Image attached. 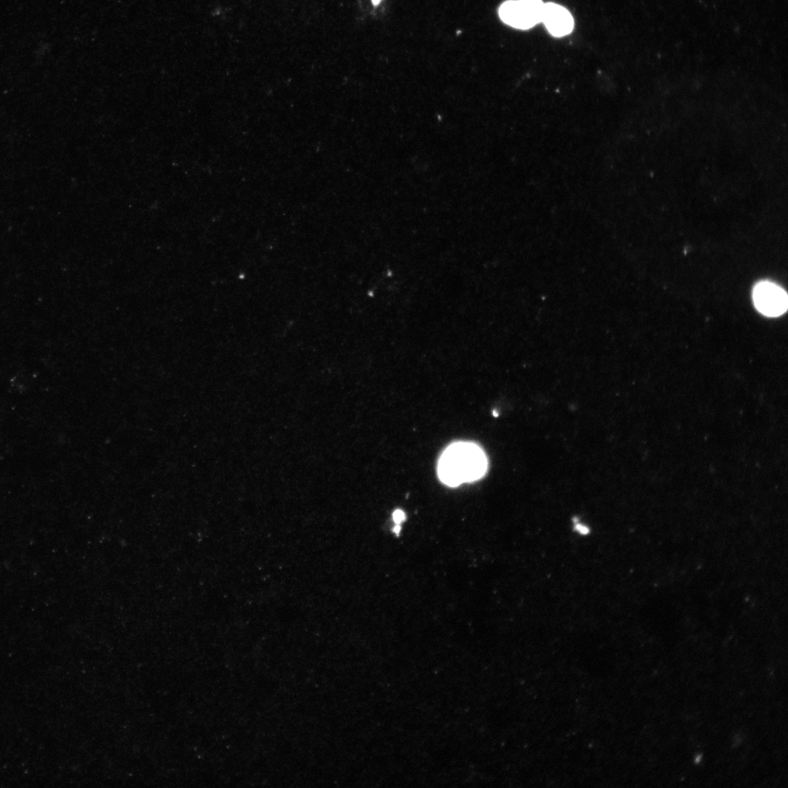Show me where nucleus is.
<instances>
[{
  "instance_id": "nucleus-6",
  "label": "nucleus",
  "mask_w": 788,
  "mask_h": 788,
  "mask_svg": "<svg viewBox=\"0 0 788 788\" xmlns=\"http://www.w3.org/2000/svg\"><path fill=\"white\" fill-rule=\"evenodd\" d=\"M576 529L582 534H586L588 532V529L586 527L578 524H576Z\"/></svg>"
},
{
  "instance_id": "nucleus-3",
  "label": "nucleus",
  "mask_w": 788,
  "mask_h": 788,
  "mask_svg": "<svg viewBox=\"0 0 788 788\" xmlns=\"http://www.w3.org/2000/svg\"><path fill=\"white\" fill-rule=\"evenodd\" d=\"M753 301L762 314L776 317L787 308V296L779 286L770 282L758 283L753 291Z\"/></svg>"
},
{
  "instance_id": "nucleus-4",
  "label": "nucleus",
  "mask_w": 788,
  "mask_h": 788,
  "mask_svg": "<svg viewBox=\"0 0 788 788\" xmlns=\"http://www.w3.org/2000/svg\"><path fill=\"white\" fill-rule=\"evenodd\" d=\"M541 22L549 33L555 37L570 34L574 28V19L571 13L563 7L555 4L544 5Z\"/></svg>"
},
{
  "instance_id": "nucleus-7",
  "label": "nucleus",
  "mask_w": 788,
  "mask_h": 788,
  "mask_svg": "<svg viewBox=\"0 0 788 788\" xmlns=\"http://www.w3.org/2000/svg\"><path fill=\"white\" fill-rule=\"evenodd\" d=\"M400 531L401 527L399 524H397V526L393 529V531L395 532L397 534H399L400 533Z\"/></svg>"
},
{
  "instance_id": "nucleus-1",
  "label": "nucleus",
  "mask_w": 788,
  "mask_h": 788,
  "mask_svg": "<svg viewBox=\"0 0 788 788\" xmlns=\"http://www.w3.org/2000/svg\"><path fill=\"white\" fill-rule=\"evenodd\" d=\"M487 468V458L479 446L470 442H457L439 458L438 476L442 483L456 487L481 478Z\"/></svg>"
},
{
  "instance_id": "nucleus-5",
  "label": "nucleus",
  "mask_w": 788,
  "mask_h": 788,
  "mask_svg": "<svg viewBox=\"0 0 788 788\" xmlns=\"http://www.w3.org/2000/svg\"><path fill=\"white\" fill-rule=\"evenodd\" d=\"M393 519L394 522L397 524H400L405 520V514L403 510H398L393 512Z\"/></svg>"
},
{
  "instance_id": "nucleus-8",
  "label": "nucleus",
  "mask_w": 788,
  "mask_h": 788,
  "mask_svg": "<svg viewBox=\"0 0 788 788\" xmlns=\"http://www.w3.org/2000/svg\"><path fill=\"white\" fill-rule=\"evenodd\" d=\"M372 1L375 6H377L381 4V0H372Z\"/></svg>"
},
{
  "instance_id": "nucleus-2",
  "label": "nucleus",
  "mask_w": 788,
  "mask_h": 788,
  "mask_svg": "<svg viewBox=\"0 0 788 788\" xmlns=\"http://www.w3.org/2000/svg\"><path fill=\"white\" fill-rule=\"evenodd\" d=\"M544 5L541 0H509L500 7V16L514 28L529 30L541 22Z\"/></svg>"
}]
</instances>
